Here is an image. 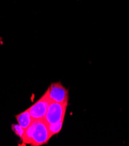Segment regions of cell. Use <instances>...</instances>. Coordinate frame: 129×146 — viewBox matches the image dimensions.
<instances>
[{
	"label": "cell",
	"mask_w": 129,
	"mask_h": 146,
	"mask_svg": "<svg viewBox=\"0 0 129 146\" xmlns=\"http://www.w3.org/2000/svg\"><path fill=\"white\" fill-rule=\"evenodd\" d=\"M64 121H59L54 123H50L48 125V130L51 137L61 132V130L63 126Z\"/></svg>",
	"instance_id": "7"
},
{
	"label": "cell",
	"mask_w": 129,
	"mask_h": 146,
	"mask_svg": "<svg viewBox=\"0 0 129 146\" xmlns=\"http://www.w3.org/2000/svg\"><path fill=\"white\" fill-rule=\"evenodd\" d=\"M68 103H58L51 101L44 120L47 125L64 121Z\"/></svg>",
	"instance_id": "1"
},
{
	"label": "cell",
	"mask_w": 129,
	"mask_h": 146,
	"mask_svg": "<svg viewBox=\"0 0 129 146\" xmlns=\"http://www.w3.org/2000/svg\"><path fill=\"white\" fill-rule=\"evenodd\" d=\"M51 137L48 125L45 121L44 119L37 120L33 135L32 145L40 146L46 144Z\"/></svg>",
	"instance_id": "3"
},
{
	"label": "cell",
	"mask_w": 129,
	"mask_h": 146,
	"mask_svg": "<svg viewBox=\"0 0 129 146\" xmlns=\"http://www.w3.org/2000/svg\"><path fill=\"white\" fill-rule=\"evenodd\" d=\"M12 129L18 136H19L22 140L23 139L24 129L19 124H13L12 125Z\"/></svg>",
	"instance_id": "8"
},
{
	"label": "cell",
	"mask_w": 129,
	"mask_h": 146,
	"mask_svg": "<svg viewBox=\"0 0 129 146\" xmlns=\"http://www.w3.org/2000/svg\"><path fill=\"white\" fill-rule=\"evenodd\" d=\"M37 121V120L33 121L31 123V125L24 130V132L23 139H22V140L24 143L30 144H32L33 135L35 129Z\"/></svg>",
	"instance_id": "6"
},
{
	"label": "cell",
	"mask_w": 129,
	"mask_h": 146,
	"mask_svg": "<svg viewBox=\"0 0 129 146\" xmlns=\"http://www.w3.org/2000/svg\"><path fill=\"white\" fill-rule=\"evenodd\" d=\"M15 118L18 124L20 125L24 130L29 126L33 121L28 109L24 112L15 115Z\"/></svg>",
	"instance_id": "5"
},
{
	"label": "cell",
	"mask_w": 129,
	"mask_h": 146,
	"mask_svg": "<svg viewBox=\"0 0 129 146\" xmlns=\"http://www.w3.org/2000/svg\"><path fill=\"white\" fill-rule=\"evenodd\" d=\"M47 90L51 101L62 104L68 103L69 90L62 84L61 82L51 83Z\"/></svg>",
	"instance_id": "4"
},
{
	"label": "cell",
	"mask_w": 129,
	"mask_h": 146,
	"mask_svg": "<svg viewBox=\"0 0 129 146\" xmlns=\"http://www.w3.org/2000/svg\"><path fill=\"white\" fill-rule=\"evenodd\" d=\"M50 103L51 100L47 90L37 102L28 108L32 119L33 121L44 119Z\"/></svg>",
	"instance_id": "2"
}]
</instances>
